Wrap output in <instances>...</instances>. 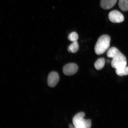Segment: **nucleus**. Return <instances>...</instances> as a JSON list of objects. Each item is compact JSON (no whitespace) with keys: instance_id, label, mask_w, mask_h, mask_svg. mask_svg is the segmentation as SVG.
<instances>
[{"instance_id":"obj_1","label":"nucleus","mask_w":128,"mask_h":128,"mask_svg":"<svg viewBox=\"0 0 128 128\" xmlns=\"http://www.w3.org/2000/svg\"><path fill=\"white\" fill-rule=\"evenodd\" d=\"M106 54L108 57L112 58L111 65L112 67L116 70L127 66L126 57L116 48L112 47L110 48Z\"/></svg>"},{"instance_id":"obj_2","label":"nucleus","mask_w":128,"mask_h":128,"mask_svg":"<svg viewBox=\"0 0 128 128\" xmlns=\"http://www.w3.org/2000/svg\"><path fill=\"white\" fill-rule=\"evenodd\" d=\"M111 38L107 35H104L99 38L95 47V52L97 55L103 54L110 47Z\"/></svg>"},{"instance_id":"obj_3","label":"nucleus","mask_w":128,"mask_h":128,"mask_svg":"<svg viewBox=\"0 0 128 128\" xmlns=\"http://www.w3.org/2000/svg\"><path fill=\"white\" fill-rule=\"evenodd\" d=\"M85 114L80 112L74 117L72 119L73 125L76 128H90L92 126V122L90 120L84 119Z\"/></svg>"},{"instance_id":"obj_4","label":"nucleus","mask_w":128,"mask_h":128,"mask_svg":"<svg viewBox=\"0 0 128 128\" xmlns=\"http://www.w3.org/2000/svg\"><path fill=\"white\" fill-rule=\"evenodd\" d=\"M108 17L110 21L113 23H120L124 21V17L119 11H112L108 14Z\"/></svg>"},{"instance_id":"obj_5","label":"nucleus","mask_w":128,"mask_h":128,"mask_svg":"<svg viewBox=\"0 0 128 128\" xmlns=\"http://www.w3.org/2000/svg\"><path fill=\"white\" fill-rule=\"evenodd\" d=\"M78 69V66L76 64L70 63L66 64L64 66L63 72L65 75L70 76L76 73Z\"/></svg>"},{"instance_id":"obj_6","label":"nucleus","mask_w":128,"mask_h":128,"mask_svg":"<svg viewBox=\"0 0 128 128\" xmlns=\"http://www.w3.org/2000/svg\"><path fill=\"white\" fill-rule=\"evenodd\" d=\"M60 80V76L58 73L56 72H52L48 76L47 83L50 87L54 88Z\"/></svg>"},{"instance_id":"obj_7","label":"nucleus","mask_w":128,"mask_h":128,"mask_svg":"<svg viewBox=\"0 0 128 128\" xmlns=\"http://www.w3.org/2000/svg\"><path fill=\"white\" fill-rule=\"evenodd\" d=\"M117 0H101V7L104 9L108 10L114 6Z\"/></svg>"},{"instance_id":"obj_8","label":"nucleus","mask_w":128,"mask_h":128,"mask_svg":"<svg viewBox=\"0 0 128 128\" xmlns=\"http://www.w3.org/2000/svg\"><path fill=\"white\" fill-rule=\"evenodd\" d=\"M105 60L103 58L97 60L94 64V66L96 70H100L103 68L105 64Z\"/></svg>"},{"instance_id":"obj_9","label":"nucleus","mask_w":128,"mask_h":128,"mask_svg":"<svg viewBox=\"0 0 128 128\" xmlns=\"http://www.w3.org/2000/svg\"><path fill=\"white\" fill-rule=\"evenodd\" d=\"M79 49V44L76 41L73 42L70 45L68 48V52L74 53L77 52Z\"/></svg>"},{"instance_id":"obj_10","label":"nucleus","mask_w":128,"mask_h":128,"mask_svg":"<svg viewBox=\"0 0 128 128\" xmlns=\"http://www.w3.org/2000/svg\"><path fill=\"white\" fill-rule=\"evenodd\" d=\"M116 73L118 76H122L128 75V66H126L123 68L116 70Z\"/></svg>"},{"instance_id":"obj_11","label":"nucleus","mask_w":128,"mask_h":128,"mask_svg":"<svg viewBox=\"0 0 128 128\" xmlns=\"http://www.w3.org/2000/svg\"><path fill=\"white\" fill-rule=\"evenodd\" d=\"M119 6L121 10L124 12L128 10V0H119Z\"/></svg>"},{"instance_id":"obj_12","label":"nucleus","mask_w":128,"mask_h":128,"mask_svg":"<svg viewBox=\"0 0 128 128\" xmlns=\"http://www.w3.org/2000/svg\"><path fill=\"white\" fill-rule=\"evenodd\" d=\"M68 39L70 41L73 42L76 41L78 39V35L76 32H73L69 35Z\"/></svg>"},{"instance_id":"obj_13","label":"nucleus","mask_w":128,"mask_h":128,"mask_svg":"<svg viewBox=\"0 0 128 128\" xmlns=\"http://www.w3.org/2000/svg\"><path fill=\"white\" fill-rule=\"evenodd\" d=\"M69 126V128H74V126H74V125H72V124H70Z\"/></svg>"}]
</instances>
